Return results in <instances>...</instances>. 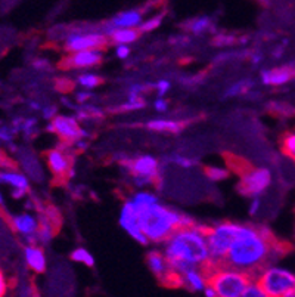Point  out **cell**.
<instances>
[{
    "label": "cell",
    "instance_id": "1",
    "mask_svg": "<svg viewBox=\"0 0 295 297\" xmlns=\"http://www.w3.org/2000/svg\"><path fill=\"white\" fill-rule=\"evenodd\" d=\"M279 253H282L279 243L270 231L241 224L236 238L219 268L238 269L256 280L269 261L278 257Z\"/></svg>",
    "mask_w": 295,
    "mask_h": 297
},
{
    "label": "cell",
    "instance_id": "2",
    "mask_svg": "<svg viewBox=\"0 0 295 297\" xmlns=\"http://www.w3.org/2000/svg\"><path fill=\"white\" fill-rule=\"evenodd\" d=\"M209 227L192 225L177 228L164 241V254L170 268L183 272L188 268H202L209 261L207 234Z\"/></svg>",
    "mask_w": 295,
    "mask_h": 297
},
{
    "label": "cell",
    "instance_id": "3",
    "mask_svg": "<svg viewBox=\"0 0 295 297\" xmlns=\"http://www.w3.org/2000/svg\"><path fill=\"white\" fill-rule=\"evenodd\" d=\"M138 219L149 243H162L177 228L195 225L193 219L159 203L139 210Z\"/></svg>",
    "mask_w": 295,
    "mask_h": 297
},
{
    "label": "cell",
    "instance_id": "4",
    "mask_svg": "<svg viewBox=\"0 0 295 297\" xmlns=\"http://www.w3.org/2000/svg\"><path fill=\"white\" fill-rule=\"evenodd\" d=\"M207 278L209 285L216 288L219 297H243L246 287L254 280L246 272L230 268H217L209 272Z\"/></svg>",
    "mask_w": 295,
    "mask_h": 297
},
{
    "label": "cell",
    "instance_id": "5",
    "mask_svg": "<svg viewBox=\"0 0 295 297\" xmlns=\"http://www.w3.org/2000/svg\"><path fill=\"white\" fill-rule=\"evenodd\" d=\"M239 225L241 224H235V222H222L216 227H209L208 234H207L209 261L207 263L211 268L217 269L220 263L223 262L233 240L238 235Z\"/></svg>",
    "mask_w": 295,
    "mask_h": 297
},
{
    "label": "cell",
    "instance_id": "6",
    "mask_svg": "<svg viewBox=\"0 0 295 297\" xmlns=\"http://www.w3.org/2000/svg\"><path fill=\"white\" fill-rule=\"evenodd\" d=\"M256 280L269 297H286L295 290L294 274L279 266H266Z\"/></svg>",
    "mask_w": 295,
    "mask_h": 297
},
{
    "label": "cell",
    "instance_id": "7",
    "mask_svg": "<svg viewBox=\"0 0 295 297\" xmlns=\"http://www.w3.org/2000/svg\"><path fill=\"white\" fill-rule=\"evenodd\" d=\"M238 183V191L245 197H260L266 193L272 183V173L266 167H252L249 166L243 173Z\"/></svg>",
    "mask_w": 295,
    "mask_h": 297
},
{
    "label": "cell",
    "instance_id": "8",
    "mask_svg": "<svg viewBox=\"0 0 295 297\" xmlns=\"http://www.w3.org/2000/svg\"><path fill=\"white\" fill-rule=\"evenodd\" d=\"M125 167L135 177L136 185H151L159 179V163L152 156H139L125 160Z\"/></svg>",
    "mask_w": 295,
    "mask_h": 297
},
{
    "label": "cell",
    "instance_id": "9",
    "mask_svg": "<svg viewBox=\"0 0 295 297\" xmlns=\"http://www.w3.org/2000/svg\"><path fill=\"white\" fill-rule=\"evenodd\" d=\"M109 37L98 31H72L67 35L64 49L67 52L87 51V49H104L109 43Z\"/></svg>",
    "mask_w": 295,
    "mask_h": 297
},
{
    "label": "cell",
    "instance_id": "10",
    "mask_svg": "<svg viewBox=\"0 0 295 297\" xmlns=\"http://www.w3.org/2000/svg\"><path fill=\"white\" fill-rule=\"evenodd\" d=\"M53 135H56L64 143L71 145L75 140L86 138L87 132L80 127V123L75 117L71 116H56L53 120L48 123L46 127Z\"/></svg>",
    "mask_w": 295,
    "mask_h": 297
},
{
    "label": "cell",
    "instance_id": "11",
    "mask_svg": "<svg viewBox=\"0 0 295 297\" xmlns=\"http://www.w3.org/2000/svg\"><path fill=\"white\" fill-rule=\"evenodd\" d=\"M102 62V49H87L70 52L61 62L62 70H89L98 67Z\"/></svg>",
    "mask_w": 295,
    "mask_h": 297
},
{
    "label": "cell",
    "instance_id": "12",
    "mask_svg": "<svg viewBox=\"0 0 295 297\" xmlns=\"http://www.w3.org/2000/svg\"><path fill=\"white\" fill-rule=\"evenodd\" d=\"M120 225L139 244L146 245L149 243V240L146 238V235L143 234V231L140 228L139 219H138V210H136L132 200H129L122 204L121 211H120Z\"/></svg>",
    "mask_w": 295,
    "mask_h": 297
},
{
    "label": "cell",
    "instance_id": "13",
    "mask_svg": "<svg viewBox=\"0 0 295 297\" xmlns=\"http://www.w3.org/2000/svg\"><path fill=\"white\" fill-rule=\"evenodd\" d=\"M46 163L51 170V173L58 180H64L74 176L72 160L67 154L65 148H53L46 153Z\"/></svg>",
    "mask_w": 295,
    "mask_h": 297
},
{
    "label": "cell",
    "instance_id": "14",
    "mask_svg": "<svg viewBox=\"0 0 295 297\" xmlns=\"http://www.w3.org/2000/svg\"><path fill=\"white\" fill-rule=\"evenodd\" d=\"M142 17L143 14L138 9L120 12L105 25V34H108L114 28H138L142 24Z\"/></svg>",
    "mask_w": 295,
    "mask_h": 297
},
{
    "label": "cell",
    "instance_id": "15",
    "mask_svg": "<svg viewBox=\"0 0 295 297\" xmlns=\"http://www.w3.org/2000/svg\"><path fill=\"white\" fill-rule=\"evenodd\" d=\"M261 82L266 86H282L288 83L291 79L295 77L294 65H283L279 68H270V70H263L260 72Z\"/></svg>",
    "mask_w": 295,
    "mask_h": 297
},
{
    "label": "cell",
    "instance_id": "16",
    "mask_svg": "<svg viewBox=\"0 0 295 297\" xmlns=\"http://www.w3.org/2000/svg\"><path fill=\"white\" fill-rule=\"evenodd\" d=\"M38 225H40V220L35 217L34 214H31V213H21V214L14 216L12 220H11L12 229L17 234L22 235V237L37 234Z\"/></svg>",
    "mask_w": 295,
    "mask_h": 297
},
{
    "label": "cell",
    "instance_id": "17",
    "mask_svg": "<svg viewBox=\"0 0 295 297\" xmlns=\"http://www.w3.org/2000/svg\"><path fill=\"white\" fill-rule=\"evenodd\" d=\"M24 257L27 266L35 274H43L46 271L48 261L41 247H38L37 244H28L24 250Z\"/></svg>",
    "mask_w": 295,
    "mask_h": 297
},
{
    "label": "cell",
    "instance_id": "18",
    "mask_svg": "<svg viewBox=\"0 0 295 297\" xmlns=\"http://www.w3.org/2000/svg\"><path fill=\"white\" fill-rule=\"evenodd\" d=\"M183 275V287L191 291H204L208 284V278L201 268H188L182 272Z\"/></svg>",
    "mask_w": 295,
    "mask_h": 297
},
{
    "label": "cell",
    "instance_id": "19",
    "mask_svg": "<svg viewBox=\"0 0 295 297\" xmlns=\"http://www.w3.org/2000/svg\"><path fill=\"white\" fill-rule=\"evenodd\" d=\"M146 263H148V268L151 269V272L159 280H162L170 269V265H168L165 254L161 251H151L146 257Z\"/></svg>",
    "mask_w": 295,
    "mask_h": 297
},
{
    "label": "cell",
    "instance_id": "20",
    "mask_svg": "<svg viewBox=\"0 0 295 297\" xmlns=\"http://www.w3.org/2000/svg\"><path fill=\"white\" fill-rule=\"evenodd\" d=\"M142 34L139 28H114L108 33V37L115 45H132Z\"/></svg>",
    "mask_w": 295,
    "mask_h": 297
},
{
    "label": "cell",
    "instance_id": "21",
    "mask_svg": "<svg viewBox=\"0 0 295 297\" xmlns=\"http://www.w3.org/2000/svg\"><path fill=\"white\" fill-rule=\"evenodd\" d=\"M146 127L154 132H165V133H179L183 127L185 122H177L172 119H154L146 123Z\"/></svg>",
    "mask_w": 295,
    "mask_h": 297
},
{
    "label": "cell",
    "instance_id": "22",
    "mask_svg": "<svg viewBox=\"0 0 295 297\" xmlns=\"http://www.w3.org/2000/svg\"><path fill=\"white\" fill-rule=\"evenodd\" d=\"M0 183L11 187L12 190L19 188V190H30V182L27 176L19 173V172H12V170H3L0 172Z\"/></svg>",
    "mask_w": 295,
    "mask_h": 297
},
{
    "label": "cell",
    "instance_id": "23",
    "mask_svg": "<svg viewBox=\"0 0 295 297\" xmlns=\"http://www.w3.org/2000/svg\"><path fill=\"white\" fill-rule=\"evenodd\" d=\"M254 86V83H252V80H249V79H243V80H239V82H236V83H233L232 86H229V88L226 89L225 95H223V98H235V96H241V95H246L251 89Z\"/></svg>",
    "mask_w": 295,
    "mask_h": 297
},
{
    "label": "cell",
    "instance_id": "24",
    "mask_svg": "<svg viewBox=\"0 0 295 297\" xmlns=\"http://www.w3.org/2000/svg\"><path fill=\"white\" fill-rule=\"evenodd\" d=\"M102 77H99L98 74L95 72H83L80 74L77 79H75V83L78 86H81L83 89H87V90H92V89L98 88L101 83H102Z\"/></svg>",
    "mask_w": 295,
    "mask_h": 297
},
{
    "label": "cell",
    "instance_id": "25",
    "mask_svg": "<svg viewBox=\"0 0 295 297\" xmlns=\"http://www.w3.org/2000/svg\"><path fill=\"white\" fill-rule=\"evenodd\" d=\"M132 201H133V204H135L136 210L139 211V210L145 209V207H149V206H152V204L158 203V197H156L155 194L142 191V193L135 194V195H133V198H132Z\"/></svg>",
    "mask_w": 295,
    "mask_h": 297
},
{
    "label": "cell",
    "instance_id": "26",
    "mask_svg": "<svg viewBox=\"0 0 295 297\" xmlns=\"http://www.w3.org/2000/svg\"><path fill=\"white\" fill-rule=\"evenodd\" d=\"M145 106H146V101L143 99V96H129L127 102H124L114 109L117 113H130V111H139Z\"/></svg>",
    "mask_w": 295,
    "mask_h": 297
},
{
    "label": "cell",
    "instance_id": "27",
    "mask_svg": "<svg viewBox=\"0 0 295 297\" xmlns=\"http://www.w3.org/2000/svg\"><path fill=\"white\" fill-rule=\"evenodd\" d=\"M186 28L193 34H202L211 28V19L208 17L195 18L186 24Z\"/></svg>",
    "mask_w": 295,
    "mask_h": 297
},
{
    "label": "cell",
    "instance_id": "28",
    "mask_svg": "<svg viewBox=\"0 0 295 297\" xmlns=\"http://www.w3.org/2000/svg\"><path fill=\"white\" fill-rule=\"evenodd\" d=\"M204 173L211 182H223L230 175V169L219 167V166H208L204 169Z\"/></svg>",
    "mask_w": 295,
    "mask_h": 297
},
{
    "label": "cell",
    "instance_id": "29",
    "mask_svg": "<svg viewBox=\"0 0 295 297\" xmlns=\"http://www.w3.org/2000/svg\"><path fill=\"white\" fill-rule=\"evenodd\" d=\"M71 261H74V262L77 263H83V265H86L89 268H93L95 266V257L92 256V253L89 250L83 248V247H78V248L72 250Z\"/></svg>",
    "mask_w": 295,
    "mask_h": 297
},
{
    "label": "cell",
    "instance_id": "30",
    "mask_svg": "<svg viewBox=\"0 0 295 297\" xmlns=\"http://www.w3.org/2000/svg\"><path fill=\"white\" fill-rule=\"evenodd\" d=\"M280 145H282V151L285 153V156H288L295 161V132L286 133L280 140Z\"/></svg>",
    "mask_w": 295,
    "mask_h": 297
},
{
    "label": "cell",
    "instance_id": "31",
    "mask_svg": "<svg viewBox=\"0 0 295 297\" xmlns=\"http://www.w3.org/2000/svg\"><path fill=\"white\" fill-rule=\"evenodd\" d=\"M161 22H162V17L156 15V17L149 18L148 21H142V24L138 28H139L140 33H151L161 25Z\"/></svg>",
    "mask_w": 295,
    "mask_h": 297
},
{
    "label": "cell",
    "instance_id": "32",
    "mask_svg": "<svg viewBox=\"0 0 295 297\" xmlns=\"http://www.w3.org/2000/svg\"><path fill=\"white\" fill-rule=\"evenodd\" d=\"M243 297H267L264 290L260 287V284L257 282V280H252L249 282V285L246 287Z\"/></svg>",
    "mask_w": 295,
    "mask_h": 297
},
{
    "label": "cell",
    "instance_id": "33",
    "mask_svg": "<svg viewBox=\"0 0 295 297\" xmlns=\"http://www.w3.org/2000/svg\"><path fill=\"white\" fill-rule=\"evenodd\" d=\"M236 42H238V39L230 34H217L213 39L214 46H230V45H235Z\"/></svg>",
    "mask_w": 295,
    "mask_h": 297
},
{
    "label": "cell",
    "instance_id": "34",
    "mask_svg": "<svg viewBox=\"0 0 295 297\" xmlns=\"http://www.w3.org/2000/svg\"><path fill=\"white\" fill-rule=\"evenodd\" d=\"M172 160H173L179 167H182V169H191V167H193L196 164V160L195 158L185 157V156H174Z\"/></svg>",
    "mask_w": 295,
    "mask_h": 297
},
{
    "label": "cell",
    "instance_id": "35",
    "mask_svg": "<svg viewBox=\"0 0 295 297\" xmlns=\"http://www.w3.org/2000/svg\"><path fill=\"white\" fill-rule=\"evenodd\" d=\"M17 132L12 126H0V140L2 142H12Z\"/></svg>",
    "mask_w": 295,
    "mask_h": 297
},
{
    "label": "cell",
    "instance_id": "36",
    "mask_svg": "<svg viewBox=\"0 0 295 297\" xmlns=\"http://www.w3.org/2000/svg\"><path fill=\"white\" fill-rule=\"evenodd\" d=\"M35 127H37V120L35 119H24L21 132H24L27 136H31V135H34Z\"/></svg>",
    "mask_w": 295,
    "mask_h": 297
},
{
    "label": "cell",
    "instance_id": "37",
    "mask_svg": "<svg viewBox=\"0 0 295 297\" xmlns=\"http://www.w3.org/2000/svg\"><path fill=\"white\" fill-rule=\"evenodd\" d=\"M154 88H155L158 96H165V95L168 93L170 88H172V85H170V82H168V80L161 79V80H158V82H156Z\"/></svg>",
    "mask_w": 295,
    "mask_h": 297
},
{
    "label": "cell",
    "instance_id": "38",
    "mask_svg": "<svg viewBox=\"0 0 295 297\" xmlns=\"http://www.w3.org/2000/svg\"><path fill=\"white\" fill-rule=\"evenodd\" d=\"M41 116H43V119H45V120L51 122V120H53V119L58 116V109H56V106H55V105L43 106V108H41Z\"/></svg>",
    "mask_w": 295,
    "mask_h": 297
},
{
    "label": "cell",
    "instance_id": "39",
    "mask_svg": "<svg viewBox=\"0 0 295 297\" xmlns=\"http://www.w3.org/2000/svg\"><path fill=\"white\" fill-rule=\"evenodd\" d=\"M130 52H132L130 45H117V48H115V55L120 59H127L130 56Z\"/></svg>",
    "mask_w": 295,
    "mask_h": 297
},
{
    "label": "cell",
    "instance_id": "40",
    "mask_svg": "<svg viewBox=\"0 0 295 297\" xmlns=\"http://www.w3.org/2000/svg\"><path fill=\"white\" fill-rule=\"evenodd\" d=\"M154 108H155L156 113H167V109H168V102H167V99H164V96H158V99H156L155 102H154Z\"/></svg>",
    "mask_w": 295,
    "mask_h": 297
},
{
    "label": "cell",
    "instance_id": "41",
    "mask_svg": "<svg viewBox=\"0 0 295 297\" xmlns=\"http://www.w3.org/2000/svg\"><path fill=\"white\" fill-rule=\"evenodd\" d=\"M89 99H92V93H90V90H87V89L75 93V101H77L78 104H81V105L87 104V102H89Z\"/></svg>",
    "mask_w": 295,
    "mask_h": 297
},
{
    "label": "cell",
    "instance_id": "42",
    "mask_svg": "<svg viewBox=\"0 0 295 297\" xmlns=\"http://www.w3.org/2000/svg\"><path fill=\"white\" fill-rule=\"evenodd\" d=\"M260 206H261V201L259 197H252V200H251V204H249V216H257L259 214V211H260Z\"/></svg>",
    "mask_w": 295,
    "mask_h": 297
},
{
    "label": "cell",
    "instance_id": "43",
    "mask_svg": "<svg viewBox=\"0 0 295 297\" xmlns=\"http://www.w3.org/2000/svg\"><path fill=\"white\" fill-rule=\"evenodd\" d=\"M145 90H148V88L143 86V85H133L129 89V96H142V93Z\"/></svg>",
    "mask_w": 295,
    "mask_h": 297
},
{
    "label": "cell",
    "instance_id": "44",
    "mask_svg": "<svg viewBox=\"0 0 295 297\" xmlns=\"http://www.w3.org/2000/svg\"><path fill=\"white\" fill-rule=\"evenodd\" d=\"M33 67L35 70H48L51 65H49L48 59H35V61H33Z\"/></svg>",
    "mask_w": 295,
    "mask_h": 297
},
{
    "label": "cell",
    "instance_id": "45",
    "mask_svg": "<svg viewBox=\"0 0 295 297\" xmlns=\"http://www.w3.org/2000/svg\"><path fill=\"white\" fill-rule=\"evenodd\" d=\"M6 291H8V281H6L3 272H2V269H0V297L5 296Z\"/></svg>",
    "mask_w": 295,
    "mask_h": 297
},
{
    "label": "cell",
    "instance_id": "46",
    "mask_svg": "<svg viewBox=\"0 0 295 297\" xmlns=\"http://www.w3.org/2000/svg\"><path fill=\"white\" fill-rule=\"evenodd\" d=\"M286 40H283V43L280 45V46H276L275 48V51H273V53H272V56L275 58V59H278V58H280L282 55H283V49H285V46H286Z\"/></svg>",
    "mask_w": 295,
    "mask_h": 297
},
{
    "label": "cell",
    "instance_id": "47",
    "mask_svg": "<svg viewBox=\"0 0 295 297\" xmlns=\"http://www.w3.org/2000/svg\"><path fill=\"white\" fill-rule=\"evenodd\" d=\"M22 123H24V119H21V117H15L14 120H12V123H11V126L14 127V130L15 132H21L22 130Z\"/></svg>",
    "mask_w": 295,
    "mask_h": 297
},
{
    "label": "cell",
    "instance_id": "48",
    "mask_svg": "<svg viewBox=\"0 0 295 297\" xmlns=\"http://www.w3.org/2000/svg\"><path fill=\"white\" fill-rule=\"evenodd\" d=\"M27 194H28V190H19V188H15V190H12V197H14L15 200L24 198V197H25Z\"/></svg>",
    "mask_w": 295,
    "mask_h": 297
},
{
    "label": "cell",
    "instance_id": "49",
    "mask_svg": "<svg viewBox=\"0 0 295 297\" xmlns=\"http://www.w3.org/2000/svg\"><path fill=\"white\" fill-rule=\"evenodd\" d=\"M202 293H204L207 297H219L217 291H216V288H214V287H211L209 284H207V287L204 288V291H202Z\"/></svg>",
    "mask_w": 295,
    "mask_h": 297
},
{
    "label": "cell",
    "instance_id": "50",
    "mask_svg": "<svg viewBox=\"0 0 295 297\" xmlns=\"http://www.w3.org/2000/svg\"><path fill=\"white\" fill-rule=\"evenodd\" d=\"M261 61H263V53L261 52H254L251 55V62H252V65H259Z\"/></svg>",
    "mask_w": 295,
    "mask_h": 297
},
{
    "label": "cell",
    "instance_id": "51",
    "mask_svg": "<svg viewBox=\"0 0 295 297\" xmlns=\"http://www.w3.org/2000/svg\"><path fill=\"white\" fill-rule=\"evenodd\" d=\"M188 37H183V35H176V37H172V43H174V45H185V43H188Z\"/></svg>",
    "mask_w": 295,
    "mask_h": 297
},
{
    "label": "cell",
    "instance_id": "52",
    "mask_svg": "<svg viewBox=\"0 0 295 297\" xmlns=\"http://www.w3.org/2000/svg\"><path fill=\"white\" fill-rule=\"evenodd\" d=\"M30 108H33V109H35V111H41V108H43V106L38 104V102L31 101V102H30Z\"/></svg>",
    "mask_w": 295,
    "mask_h": 297
},
{
    "label": "cell",
    "instance_id": "53",
    "mask_svg": "<svg viewBox=\"0 0 295 297\" xmlns=\"http://www.w3.org/2000/svg\"><path fill=\"white\" fill-rule=\"evenodd\" d=\"M259 3H261L263 6H269V3H270V0H257Z\"/></svg>",
    "mask_w": 295,
    "mask_h": 297
},
{
    "label": "cell",
    "instance_id": "54",
    "mask_svg": "<svg viewBox=\"0 0 295 297\" xmlns=\"http://www.w3.org/2000/svg\"><path fill=\"white\" fill-rule=\"evenodd\" d=\"M5 200H3V195H2V191H0V206H3Z\"/></svg>",
    "mask_w": 295,
    "mask_h": 297
}]
</instances>
